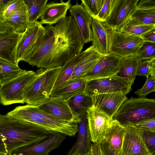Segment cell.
<instances>
[{
	"instance_id": "d590c367",
	"label": "cell",
	"mask_w": 155,
	"mask_h": 155,
	"mask_svg": "<svg viewBox=\"0 0 155 155\" xmlns=\"http://www.w3.org/2000/svg\"><path fill=\"white\" fill-rule=\"evenodd\" d=\"M136 56L140 61L155 58V43L144 41Z\"/></svg>"
},
{
	"instance_id": "30bf717a",
	"label": "cell",
	"mask_w": 155,
	"mask_h": 155,
	"mask_svg": "<svg viewBox=\"0 0 155 155\" xmlns=\"http://www.w3.org/2000/svg\"><path fill=\"white\" fill-rule=\"evenodd\" d=\"M45 31V27L39 21L28 26L22 34L17 47L16 61H25L35 49L37 42Z\"/></svg>"
},
{
	"instance_id": "1f68e13d",
	"label": "cell",
	"mask_w": 155,
	"mask_h": 155,
	"mask_svg": "<svg viewBox=\"0 0 155 155\" xmlns=\"http://www.w3.org/2000/svg\"><path fill=\"white\" fill-rule=\"evenodd\" d=\"M84 51L77 54L66 61L61 67L53 90L68 80L73 73L75 67L83 55Z\"/></svg>"
},
{
	"instance_id": "836d02e7",
	"label": "cell",
	"mask_w": 155,
	"mask_h": 155,
	"mask_svg": "<svg viewBox=\"0 0 155 155\" xmlns=\"http://www.w3.org/2000/svg\"><path fill=\"white\" fill-rule=\"evenodd\" d=\"M24 4L23 0H8L0 9V20L6 21Z\"/></svg>"
},
{
	"instance_id": "484cf974",
	"label": "cell",
	"mask_w": 155,
	"mask_h": 155,
	"mask_svg": "<svg viewBox=\"0 0 155 155\" xmlns=\"http://www.w3.org/2000/svg\"><path fill=\"white\" fill-rule=\"evenodd\" d=\"M131 18L144 24L155 25V0L139 1Z\"/></svg>"
},
{
	"instance_id": "6da1fadb",
	"label": "cell",
	"mask_w": 155,
	"mask_h": 155,
	"mask_svg": "<svg viewBox=\"0 0 155 155\" xmlns=\"http://www.w3.org/2000/svg\"><path fill=\"white\" fill-rule=\"evenodd\" d=\"M55 39L50 52L37 67L49 69L62 67L82 52L84 45L73 18L66 16L54 25Z\"/></svg>"
},
{
	"instance_id": "d6986e66",
	"label": "cell",
	"mask_w": 155,
	"mask_h": 155,
	"mask_svg": "<svg viewBox=\"0 0 155 155\" xmlns=\"http://www.w3.org/2000/svg\"><path fill=\"white\" fill-rule=\"evenodd\" d=\"M76 141L67 155H79L91 149L92 144L89 129L87 113L79 117Z\"/></svg>"
},
{
	"instance_id": "8fae6325",
	"label": "cell",
	"mask_w": 155,
	"mask_h": 155,
	"mask_svg": "<svg viewBox=\"0 0 155 155\" xmlns=\"http://www.w3.org/2000/svg\"><path fill=\"white\" fill-rule=\"evenodd\" d=\"M87 115L91 141L100 144L104 140L112 120L93 106L87 111Z\"/></svg>"
},
{
	"instance_id": "2e32d148",
	"label": "cell",
	"mask_w": 155,
	"mask_h": 155,
	"mask_svg": "<svg viewBox=\"0 0 155 155\" xmlns=\"http://www.w3.org/2000/svg\"><path fill=\"white\" fill-rule=\"evenodd\" d=\"M122 150L123 155H151L147 149L140 130L134 127L127 125Z\"/></svg>"
},
{
	"instance_id": "4dcf8cb0",
	"label": "cell",
	"mask_w": 155,
	"mask_h": 155,
	"mask_svg": "<svg viewBox=\"0 0 155 155\" xmlns=\"http://www.w3.org/2000/svg\"><path fill=\"white\" fill-rule=\"evenodd\" d=\"M28 17V26L36 23L40 18L48 0H23Z\"/></svg>"
},
{
	"instance_id": "8992f818",
	"label": "cell",
	"mask_w": 155,
	"mask_h": 155,
	"mask_svg": "<svg viewBox=\"0 0 155 155\" xmlns=\"http://www.w3.org/2000/svg\"><path fill=\"white\" fill-rule=\"evenodd\" d=\"M85 81L84 93L90 97L105 93H118L126 95L131 90L133 84L115 75Z\"/></svg>"
},
{
	"instance_id": "5b68a950",
	"label": "cell",
	"mask_w": 155,
	"mask_h": 155,
	"mask_svg": "<svg viewBox=\"0 0 155 155\" xmlns=\"http://www.w3.org/2000/svg\"><path fill=\"white\" fill-rule=\"evenodd\" d=\"M154 117H155L154 99L131 97L123 103L112 120L125 126Z\"/></svg>"
},
{
	"instance_id": "7a4b0ae2",
	"label": "cell",
	"mask_w": 155,
	"mask_h": 155,
	"mask_svg": "<svg viewBox=\"0 0 155 155\" xmlns=\"http://www.w3.org/2000/svg\"><path fill=\"white\" fill-rule=\"evenodd\" d=\"M51 132L31 123L0 114V155L44 140Z\"/></svg>"
},
{
	"instance_id": "bcb514c9",
	"label": "cell",
	"mask_w": 155,
	"mask_h": 155,
	"mask_svg": "<svg viewBox=\"0 0 155 155\" xmlns=\"http://www.w3.org/2000/svg\"><path fill=\"white\" fill-rule=\"evenodd\" d=\"M8 1V0H0V9Z\"/></svg>"
},
{
	"instance_id": "7bdbcfd3",
	"label": "cell",
	"mask_w": 155,
	"mask_h": 155,
	"mask_svg": "<svg viewBox=\"0 0 155 155\" xmlns=\"http://www.w3.org/2000/svg\"><path fill=\"white\" fill-rule=\"evenodd\" d=\"M99 145L103 155H117L104 140Z\"/></svg>"
},
{
	"instance_id": "ee69618b",
	"label": "cell",
	"mask_w": 155,
	"mask_h": 155,
	"mask_svg": "<svg viewBox=\"0 0 155 155\" xmlns=\"http://www.w3.org/2000/svg\"><path fill=\"white\" fill-rule=\"evenodd\" d=\"M141 37L144 41L155 43V28H154L145 34Z\"/></svg>"
},
{
	"instance_id": "277c9868",
	"label": "cell",
	"mask_w": 155,
	"mask_h": 155,
	"mask_svg": "<svg viewBox=\"0 0 155 155\" xmlns=\"http://www.w3.org/2000/svg\"><path fill=\"white\" fill-rule=\"evenodd\" d=\"M61 68H41L38 70L34 78L25 88V102L29 105L38 106L45 102L53 90Z\"/></svg>"
},
{
	"instance_id": "9c48e42d",
	"label": "cell",
	"mask_w": 155,
	"mask_h": 155,
	"mask_svg": "<svg viewBox=\"0 0 155 155\" xmlns=\"http://www.w3.org/2000/svg\"><path fill=\"white\" fill-rule=\"evenodd\" d=\"M139 0H114L110 13L103 22L109 29L120 30L131 18Z\"/></svg>"
},
{
	"instance_id": "c3c4849f",
	"label": "cell",
	"mask_w": 155,
	"mask_h": 155,
	"mask_svg": "<svg viewBox=\"0 0 155 155\" xmlns=\"http://www.w3.org/2000/svg\"><path fill=\"white\" fill-rule=\"evenodd\" d=\"M48 155V154H47V155Z\"/></svg>"
},
{
	"instance_id": "f6af8a7d",
	"label": "cell",
	"mask_w": 155,
	"mask_h": 155,
	"mask_svg": "<svg viewBox=\"0 0 155 155\" xmlns=\"http://www.w3.org/2000/svg\"><path fill=\"white\" fill-rule=\"evenodd\" d=\"M91 149L92 155H103L99 144L92 143Z\"/></svg>"
},
{
	"instance_id": "8d00e7d4",
	"label": "cell",
	"mask_w": 155,
	"mask_h": 155,
	"mask_svg": "<svg viewBox=\"0 0 155 155\" xmlns=\"http://www.w3.org/2000/svg\"><path fill=\"white\" fill-rule=\"evenodd\" d=\"M104 0H81V4L92 18H96L100 11Z\"/></svg>"
},
{
	"instance_id": "d4e9b609",
	"label": "cell",
	"mask_w": 155,
	"mask_h": 155,
	"mask_svg": "<svg viewBox=\"0 0 155 155\" xmlns=\"http://www.w3.org/2000/svg\"><path fill=\"white\" fill-rule=\"evenodd\" d=\"M22 34L14 32L0 36V57L18 64L16 61L17 47Z\"/></svg>"
},
{
	"instance_id": "f1b7e54d",
	"label": "cell",
	"mask_w": 155,
	"mask_h": 155,
	"mask_svg": "<svg viewBox=\"0 0 155 155\" xmlns=\"http://www.w3.org/2000/svg\"><path fill=\"white\" fill-rule=\"evenodd\" d=\"M25 70L17 64L0 57V85L18 77Z\"/></svg>"
},
{
	"instance_id": "3957f363",
	"label": "cell",
	"mask_w": 155,
	"mask_h": 155,
	"mask_svg": "<svg viewBox=\"0 0 155 155\" xmlns=\"http://www.w3.org/2000/svg\"><path fill=\"white\" fill-rule=\"evenodd\" d=\"M7 114L13 118L29 122L47 131L66 136H74L78 131V122L68 121L52 116L38 106L27 104L15 107Z\"/></svg>"
},
{
	"instance_id": "d6a6232c",
	"label": "cell",
	"mask_w": 155,
	"mask_h": 155,
	"mask_svg": "<svg viewBox=\"0 0 155 155\" xmlns=\"http://www.w3.org/2000/svg\"><path fill=\"white\" fill-rule=\"evenodd\" d=\"M154 28H155V25L144 24L131 18L120 31L127 34L141 37Z\"/></svg>"
},
{
	"instance_id": "7c38bea8",
	"label": "cell",
	"mask_w": 155,
	"mask_h": 155,
	"mask_svg": "<svg viewBox=\"0 0 155 155\" xmlns=\"http://www.w3.org/2000/svg\"><path fill=\"white\" fill-rule=\"evenodd\" d=\"M65 135L52 132L46 139L25 146L12 152L10 155H46L58 147L66 139Z\"/></svg>"
},
{
	"instance_id": "b9f144b4",
	"label": "cell",
	"mask_w": 155,
	"mask_h": 155,
	"mask_svg": "<svg viewBox=\"0 0 155 155\" xmlns=\"http://www.w3.org/2000/svg\"><path fill=\"white\" fill-rule=\"evenodd\" d=\"M14 32L13 28L8 23L0 20V36Z\"/></svg>"
},
{
	"instance_id": "681fc988",
	"label": "cell",
	"mask_w": 155,
	"mask_h": 155,
	"mask_svg": "<svg viewBox=\"0 0 155 155\" xmlns=\"http://www.w3.org/2000/svg\"><path fill=\"white\" fill-rule=\"evenodd\" d=\"M0 104H1V102H0Z\"/></svg>"
},
{
	"instance_id": "74e56055",
	"label": "cell",
	"mask_w": 155,
	"mask_h": 155,
	"mask_svg": "<svg viewBox=\"0 0 155 155\" xmlns=\"http://www.w3.org/2000/svg\"><path fill=\"white\" fill-rule=\"evenodd\" d=\"M139 130L143 140L148 151L151 155H154L155 133Z\"/></svg>"
},
{
	"instance_id": "cb8c5ba5",
	"label": "cell",
	"mask_w": 155,
	"mask_h": 155,
	"mask_svg": "<svg viewBox=\"0 0 155 155\" xmlns=\"http://www.w3.org/2000/svg\"><path fill=\"white\" fill-rule=\"evenodd\" d=\"M85 81L81 79L68 80L54 89L50 96L68 101L72 97L84 93Z\"/></svg>"
},
{
	"instance_id": "5bb4252c",
	"label": "cell",
	"mask_w": 155,
	"mask_h": 155,
	"mask_svg": "<svg viewBox=\"0 0 155 155\" xmlns=\"http://www.w3.org/2000/svg\"><path fill=\"white\" fill-rule=\"evenodd\" d=\"M55 39L54 25H47L38 40L33 51L25 62L37 67L39 63L50 52Z\"/></svg>"
},
{
	"instance_id": "ffe728a7",
	"label": "cell",
	"mask_w": 155,
	"mask_h": 155,
	"mask_svg": "<svg viewBox=\"0 0 155 155\" xmlns=\"http://www.w3.org/2000/svg\"><path fill=\"white\" fill-rule=\"evenodd\" d=\"M59 3L52 2L47 3L41 16L42 24L52 25L61 21L66 17L67 11L71 6V1L65 2L62 0Z\"/></svg>"
},
{
	"instance_id": "ac0fdd59",
	"label": "cell",
	"mask_w": 155,
	"mask_h": 155,
	"mask_svg": "<svg viewBox=\"0 0 155 155\" xmlns=\"http://www.w3.org/2000/svg\"><path fill=\"white\" fill-rule=\"evenodd\" d=\"M81 33L84 43L93 40L91 31L92 17L87 12L84 7L77 2L71 5L69 9Z\"/></svg>"
},
{
	"instance_id": "60d3db41",
	"label": "cell",
	"mask_w": 155,
	"mask_h": 155,
	"mask_svg": "<svg viewBox=\"0 0 155 155\" xmlns=\"http://www.w3.org/2000/svg\"><path fill=\"white\" fill-rule=\"evenodd\" d=\"M114 0H104L103 6L96 18L103 22L108 18L111 11Z\"/></svg>"
},
{
	"instance_id": "7dc6e473",
	"label": "cell",
	"mask_w": 155,
	"mask_h": 155,
	"mask_svg": "<svg viewBox=\"0 0 155 155\" xmlns=\"http://www.w3.org/2000/svg\"><path fill=\"white\" fill-rule=\"evenodd\" d=\"M79 155H92L91 149L89 151Z\"/></svg>"
},
{
	"instance_id": "7402d4cb",
	"label": "cell",
	"mask_w": 155,
	"mask_h": 155,
	"mask_svg": "<svg viewBox=\"0 0 155 155\" xmlns=\"http://www.w3.org/2000/svg\"><path fill=\"white\" fill-rule=\"evenodd\" d=\"M91 28L93 36L92 45L101 55H108L110 30L103 22L95 18H92Z\"/></svg>"
},
{
	"instance_id": "f35d334b",
	"label": "cell",
	"mask_w": 155,
	"mask_h": 155,
	"mask_svg": "<svg viewBox=\"0 0 155 155\" xmlns=\"http://www.w3.org/2000/svg\"><path fill=\"white\" fill-rule=\"evenodd\" d=\"M147 78L143 86L135 92L139 97H145L148 94L155 91V77L150 76Z\"/></svg>"
},
{
	"instance_id": "603a6c76",
	"label": "cell",
	"mask_w": 155,
	"mask_h": 155,
	"mask_svg": "<svg viewBox=\"0 0 155 155\" xmlns=\"http://www.w3.org/2000/svg\"><path fill=\"white\" fill-rule=\"evenodd\" d=\"M126 131L125 126L112 120L105 134L104 140L117 155H123L122 147Z\"/></svg>"
},
{
	"instance_id": "ab89813d",
	"label": "cell",
	"mask_w": 155,
	"mask_h": 155,
	"mask_svg": "<svg viewBox=\"0 0 155 155\" xmlns=\"http://www.w3.org/2000/svg\"><path fill=\"white\" fill-rule=\"evenodd\" d=\"M128 124L131 125L140 130L155 133V117Z\"/></svg>"
},
{
	"instance_id": "44dd1931",
	"label": "cell",
	"mask_w": 155,
	"mask_h": 155,
	"mask_svg": "<svg viewBox=\"0 0 155 155\" xmlns=\"http://www.w3.org/2000/svg\"><path fill=\"white\" fill-rule=\"evenodd\" d=\"M84 51L83 55L76 65L73 73L68 80L81 79L93 68L103 55L92 45Z\"/></svg>"
},
{
	"instance_id": "f907efd6",
	"label": "cell",
	"mask_w": 155,
	"mask_h": 155,
	"mask_svg": "<svg viewBox=\"0 0 155 155\" xmlns=\"http://www.w3.org/2000/svg\"></svg>"
},
{
	"instance_id": "4fadbf2b",
	"label": "cell",
	"mask_w": 155,
	"mask_h": 155,
	"mask_svg": "<svg viewBox=\"0 0 155 155\" xmlns=\"http://www.w3.org/2000/svg\"><path fill=\"white\" fill-rule=\"evenodd\" d=\"M122 59L112 54L102 55L93 68L81 79L87 80L115 75L119 69Z\"/></svg>"
},
{
	"instance_id": "52a82bcc",
	"label": "cell",
	"mask_w": 155,
	"mask_h": 155,
	"mask_svg": "<svg viewBox=\"0 0 155 155\" xmlns=\"http://www.w3.org/2000/svg\"><path fill=\"white\" fill-rule=\"evenodd\" d=\"M36 72L26 71L16 78L0 85V101L4 105L24 104V89L33 79Z\"/></svg>"
},
{
	"instance_id": "83f0119b",
	"label": "cell",
	"mask_w": 155,
	"mask_h": 155,
	"mask_svg": "<svg viewBox=\"0 0 155 155\" xmlns=\"http://www.w3.org/2000/svg\"><path fill=\"white\" fill-rule=\"evenodd\" d=\"M68 101L74 116L78 119L79 117L87 113L93 106L91 97L84 93L74 96Z\"/></svg>"
},
{
	"instance_id": "4316f807",
	"label": "cell",
	"mask_w": 155,
	"mask_h": 155,
	"mask_svg": "<svg viewBox=\"0 0 155 155\" xmlns=\"http://www.w3.org/2000/svg\"><path fill=\"white\" fill-rule=\"evenodd\" d=\"M139 61L136 55L122 58L119 69L115 75L133 84L137 76Z\"/></svg>"
},
{
	"instance_id": "f546056e",
	"label": "cell",
	"mask_w": 155,
	"mask_h": 155,
	"mask_svg": "<svg viewBox=\"0 0 155 155\" xmlns=\"http://www.w3.org/2000/svg\"><path fill=\"white\" fill-rule=\"evenodd\" d=\"M6 21L12 27L15 32L20 34H23L27 29L28 23L27 11L25 4L12 14Z\"/></svg>"
},
{
	"instance_id": "e0dca14e",
	"label": "cell",
	"mask_w": 155,
	"mask_h": 155,
	"mask_svg": "<svg viewBox=\"0 0 155 155\" xmlns=\"http://www.w3.org/2000/svg\"><path fill=\"white\" fill-rule=\"evenodd\" d=\"M38 106L52 116L64 120L78 122V119L74 116L68 101L50 96L45 102Z\"/></svg>"
},
{
	"instance_id": "e575fe53",
	"label": "cell",
	"mask_w": 155,
	"mask_h": 155,
	"mask_svg": "<svg viewBox=\"0 0 155 155\" xmlns=\"http://www.w3.org/2000/svg\"><path fill=\"white\" fill-rule=\"evenodd\" d=\"M137 75L155 77V58L139 61Z\"/></svg>"
},
{
	"instance_id": "9a60e30c",
	"label": "cell",
	"mask_w": 155,
	"mask_h": 155,
	"mask_svg": "<svg viewBox=\"0 0 155 155\" xmlns=\"http://www.w3.org/2000/svg\"><path fill=\"white\" fill-rule=\"evenodd\" d=\"M93 106L106 115L111 120L123 103L126 95L118 93H105L93 95Z\"/></svg>"
},
{
	"instance_id": "ba28073f",
	"label": "cell",
	"mask_w": 155,
	"mask_h": 155,
	"mask_svg": "<svg viewBox=\"0 0 155 155\" xmlns=\"http://www.w3.org/2000/svg\"><path fill=\"white\" fill-rule=\"evenodd\" d=\"M144 42L140 37L127 34L120 30H110L109 53L122 58L136 55Z\"/></svg>"
}]
</instances>
